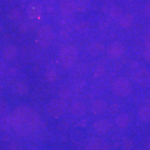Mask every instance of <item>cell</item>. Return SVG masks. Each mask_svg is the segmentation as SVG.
<instances>
[{
	"label": "cell",
	"mask_w": 150,
	"mask_h": 150,
	"mask_svg": "<svg viewBox=\"0 0 150 150\" xmlns=\"http://www.w3.org/2000/svg\"><path fill=\"white\" fill-rule=\"evenodd\" d=\"M13 127L18 134L25 135L36 128L39 124L37 112L29 106H19L11 118Z\"/></svg>",
	"instance_id": "obj_1"
},
{
	"label": "cell",
	"mask_w": 150,
	"mask_h": 150,
	"mask_svg": "<svg viewBox=\"0 0 150 150\" xmlns=\"http://www.w3.org/2000/svg\"><path fill=\"white\" fill-rule=\"evenodd\" d=\"M78 57V50L76 47L67 45L63 47L59 52L60 64L63 68L69 69L74 65Z\"/></svg>",
	"instance_id": "obj_2"
},
{
	"label": "cell",
	"mask_w": 150,
	"mask_h": 150,
	"mask_svg": "<svg viewBox=\"0 0 150 150\" xmlns=\"http://www.w3.org/2000/svg\"><path fill=\"white\" fill-rule=\"evenodd\" d=\"M54 40V31L50 25H44L38 29L36 35L38 44L42 48H47L52 45Z\"/></svg>",
	"instance_id": "obj_3"
},
{
	"label": "cell",
	"mask_w": 150,
	"mask_h": 150,
	"mask_svg": "<svg viewBox=\"0 0 150 150\" xmlns=\"http://www.w3.org/2000/svg\"><path fill=\"white\" fill-rule=\"evenodd\" d=\"M112 88L113 93L119 97H127L132 91V86L131 82L127 78L120 77L114 81Z\"/></svg>",
	"instance_id": "obj_4"
},
{
	"label": "cell",
	"mask_w": 150,
	"mask_h": 150,
	"mask_svg": "<svg viewBox=\"0 0 150 150\" xmlns=\"http://www.w3.org/2000/svg\"><path fill=\"white\" fill-rule=\"evenodd\" d=\"M66 103L63 99H54L47 106V112L51 117L59 118L64 113Z\"/></svg>",
	"instance_id": "obj_5"
},
{
	"label": "cell",
	"mask_w": 150,
	"mask_h": 150,
	"mask_svg": "<svg viewBox=\"0 0 150 150\" xmlns=\"http://www.w3.org/2000/svg\"><path fill=\"white\" fill-rule=\"evenodd\" d=\"M125 52V47L120 42H115L110 44L107 47L106 52L108 57L112 59H116L120 57Z\"/></svg>",
	"instance_id": "obj_6"
},
{
	"label": "cell",
	"mask_w": 150,
	"mask_h": 150,
	"mask_svg": "<svg viewBox=\"0 0 150 150\" xmlns=\"http://www.w3.org/2000/svg\"><path fill=\"white\" fill-rule=\"evenodd\" d=\"M135 81L136 83L143 87L150 85V71L147 69H140L135 74Z\"/></svg>",
	"instance_id": "obj_7"
},
{
	"label": "cell",
	"mask_w": 150,
	"mask_h": 150,
	"mask_svg": "<svg viewBox=\"0 0 150 150\" xmlns=\"http://www.w3.org/2000/svg\"><path fill=\"white\" fill-rule=\"evenodd\" d=\"M86 150H109V146L105 140L101 138H95L88 142Z\"/></svg>",
	"instance_id": "obj_8"
},
{
	"label": "cell",
	"mask_w": 150,
	"mask_h": 150,
	"mask_svg": "<svg viewBox=\"0 0 150 150\" xmlns=\"http://www.w3.org/2000/svg\"><path fill=\"white\" fill-rule=\"evenodd\" d=\"M112 124L107 119H102L97 120L94 125V129L99 135H106L111 129Z\"/></svg>",
	"instance_id": "obj_9"
},
{
	"label": "cell",
	"mask_w": 150,
	"mask_h": 150,
	"mask_svg": "<svg viewBox=\"0 0 150 150\" xmlns=\"http://www.w3.org/2000/svg\"><path fill=\"white\" fill-rule=\"evenodd\" d=\"M42 13V6L38 2H32L27 8V14L31 19H36Z\"/></svg>",
	"instance_id": "obj_10"
},
{
	"label": "cell",
	"mask_w": 150,
	"mask_h": 150,
	"mask_svg": "<svg viewBox=\"0 0 150 150\" xmlns=\"http://www.w3.org/2000/svg\"><path fill=\"white\" fill-rule=\"evenodd\" d=\"M59 8L63 14L71 15L76 11V4L73 0H61L59 3Z\"/></svg>",
	"instance_id": "obj_11"
},
{
	"label": "cell",
	"mask_w": 150,
	"mask_h": 150,
	"mask_svg": "<svg viewBox=\"0 0 150 150\" xmlns=\"http://www.w3.org/2000/svg\"><path fill=\"white\" fill-rule=\"evenodd\" d=\"M107 103L105 102L104 100L101 99H95V100H94L92 102L91 104L92 111L95 115H101V114H103L107 110Z\"/></svg>",
	"instance_id": "obj_12"
},
{
	"label": "cell",
	"mask_w": 150,
	"mask_h": 150,
	"mask_svg": "<svg viewBox=\"0 0 150 150\" xmlns=\"http://www.w3.org/2000/svg\"><path fill=\"white\" fill-rule=\"evenodd\" d=\"M87 52L91 54V56H98L101 53H102L104 50V46L102 43L93 42L90 43L87 46Z\"/></svg>",
	"instance_id": "obj_13"
},
{
	"label": "cell",
	"mask_w": 150,
	"mask_h": 150,
	"mask_svg": "<svg viewBox=\"0 0 150 150\" xmlns=\"http://www.w3.org/2000/svg\"><path fill=\"white\" fill-rule=\"evenodd\" d=\"M71 111L72 115L75 117H81L85 115L86 112V105L83 102H76L72 106Z\"/></svg>",
	"instance_id": "obj_14"
},
{
	"label": "cell",
	"mask_w": 150,
	"mask_h": 150,
	"mask_svg": "<svg viewBox=\"0 0 150 150\" xmlns=\"http://www.w3.org/2000/svg\"><path fill=\"white\" fill-rule=\"evenodd\" d=\"M134 22V16L131 13H125L122 15L119 18V23L124 29H129L132 25Z\"/></svg>",
	"instance_id": "obj_15"
},
{
	"label": "cell",
	"mask_w": 150,
	"mask_h": 150,
	"mask_svg": "<svg viewBox=\"0 0 150 150\" xmlns=\"http://www.w3.org/2000/svg\"><path fill=\"white\" fill-rule=\"evenodd\" d=\"M18 55V49L14 45H8L4 49L3 56L7 60H13Z\"/></svg>",
	"instance_id": "obj_16"
},
{
	"label": "cell",
	"mask_w": 150,
	"mask_h": 150,
	"mask_svg": "<svg viewBox=\"0 0 150 150\" xmlns=\"http://www.w3.org/2000/svg\"><path fill=\"white\" fill-rule=\"evenodd\" d=\"M129 122H130L129 116L127 113H125V112L119 114L115 118L116 125L120 128H125V127L128 126Z\"/></svg>",
	"instance_id": "obj_17"
},
{
	"label": "cell",
	"mask_w": 150,
	"mask_h": 150,
	"mask_svg": "<svg viewBox=\"0 0 150 150\" xmlns=\"http://www.w3.org/2000/svg\"><path fill=\"white\" fill-rule=\"evenodd\" d=\"M138 116L142 121L150 123V108L145 106L140 108L138 111Z\"/></svg>",
	"instance_id": "obj_18"
},
{
	"label": "cell",
	"mask_w": 150,
	"mask_h": 150,
	"mask_svg": "<svg viewBox=\"0 0 150 150\" xmlns=\"http://www.w3.org/2000/svg\"><path fill=\"white\" fill-rule=\"evenodd\" d=\"M16 88L18 93L22 96L27 95L29 93V87L23 83H18L17 84Z\"/></svg>",
	"instance_id": "obj_19"
},
{
	"label": "cell",
	"mask_w": 150,
	"mask_h": 150,
	"mask_svg": "<svg viewBox=\"0 0 150 150\" xmlns=\"http://www.w3.org/2000/svg\"><path fill=\"white\" fill-rule=\"evenodd\" d=\"M110 15L111 16V18L113 19L120 18L122 15V11L120 7L114 6L110 9Z\"/></svg>",
	"instance_id": "obj_20"
},
{
	"label": "cell",
	"mask_w": 150,
	"mask_h": 150,
	"mask_svg": "<svg viewBox=\"0 0 150 150\" xmlns=\"http://www.w3.org/2000/svg\"><path fill=\"white\" fill-rule=\"evenodd\" d=\"M8 16V18L11 19V20H17L21 16V13H20V11L18 8H14L9 11Z\"/></svg>",
	"instance_id": "obj_21"
},
{
	"label": "cell",
	"mask_w": 150,
	"mask_h": 150,
	"mask_svg": "<svg viewBox=\"0 0 150 150\" xmlns=\"http://www.w3.org/2000/svg\"><path fill=\"white\" fill-rule=\"evenodd\" d=\"M90 27V23L88 21H83L81 22L76 27V29L78 30L79 32L84 33L88 31V29Z\"/></svg>",
	"instance_id": "obj_22"
},
{
	"label": "cell",
	"mask_w": 150,
	"mask_h": 150,
	"mask_svg": "<svg viewBox=\"0 0 150 150\" xmlns=\"http://www.w3.org/2000/svg\"><path fill=\"white\" fill-rule=\"evenodd\" d=\"M45 78L48 82L53 83L56 80V78H57V73L54 70L48 71L45 74Z\"/></svg>",
	"instance_id": "obj_23"
},
{
	"label": "cell",
	"mask_w": 150,
	"mask_h": 150,
	"mask_svg": "<svg viewBox=\"0 0 150 150\" xmlns=\"http://www.w3.org/2000/svg\"><path fill=\"white\" fill-rule=\"evenodd\" d=\"M145 44L147 48L150 49V31H148L145 35Z\"/></svg>",
	"instance_id": "obj_24"
},
{
	"label": "cell",
	"mask_w": 150,
	"mask_h": 150,
	"mask_svg": "<svg viewBox=\"0 0 150 150\" xmlns=\"http://www.w3.org/2000/svg\"><path fill=\"white\" fill-rule=\"evenodd\" d=\"M60 96L63 99H66L70 96V93L67 90H63L60 92Z\"/></svg>",
	"instance_id": "obj_25"
},
{
	"label": "cell",
	"mask_w": 150,
	"mask_h": 150,
	"mask_svg": "<svg viewBox=\"0 0 150 150\" xmlns=\"http://www.w3.org/2000/svg\"><path fill=\"white\" fill-rule=\"evenodd\" d=\"M104 67L102 66H99L97 68L96 71H95V75L96 76H101V75H102L104 73Z\"/></svg>",
	"instance_id": "obj_26"
},
{
	"label": "cell",
	"mask_w": 150,
	"mask_h": 150,
	"mask_svg": "<svg viewBox=\"0 0 150 150\" xmlns=\"http://www.w3.org/2000/svg\"><path fill=\"white\" fill-rule=\"evenodd\" d=\"M131 147H132V142L130 140H127L124 142V148H125V149L129 150L131 149Z\"/></svg>",
	"instance_id": "obj_27"
},
{
	"label": "cell",
	"mask_w": 150,
	"mask_h": 150,
	"mask_svg": "<svg viewBox=\"0 0 150 150\" xmlns=\"http://www.w3.org/2000/svg\"><path fill=\"white\" fill-rule=\"evenodd\" d=\"M145 13L147 16L150 18V1L145 6Z\"/></svg>",
	"instance_id": "obj_28"
},
{
	"label": "cell",
	"mask_w": 150,
	"mask_h": 150,
	"mask_svg": "<svg viewBox=\"0 0 150 150\" xmlns=\"http://www.w3.org/2000/svg\"><path fill=\"white\" fill-rule=\"evenodd\" d=\"M20 31H22V32H26V31H27V27H26L24 24H22V25L20 26Z\"/></svg>",
	"instance_id": "obj_29"
},
{
	"label": "cell",
	"mask_w": 150,
	"mask_h": 150,
	"mask_svg": "<svg viewBox=\"0 0 150 150\" xmlns=\"http://www.w3.org/2000/svg\"><path fill=\"white\" fill-rule=\"evenodd\" d=\"M146 147H147L148 150H150V138H149V139L147 140V143H146Z\"/></svg>",
	"instance_id": "obj_30"
},
{
	"label": "cell",
	"mask_w": 150,
	"mask_h": 150,
	"mask_svg": "<svg viewBox=\"0 0 150 150\" xmlns=\"http://www.w3.org/2000/svg\"><path fill=\"white\" fill-rule=\"evenodd\" d=\"M3 30H4V26L2 25V24L0 23V33H1Z\"/></svg>",
	"instance_id": "obj_31"
}]
</instances>
